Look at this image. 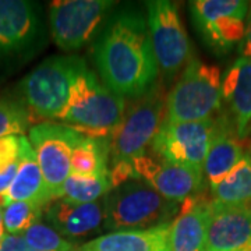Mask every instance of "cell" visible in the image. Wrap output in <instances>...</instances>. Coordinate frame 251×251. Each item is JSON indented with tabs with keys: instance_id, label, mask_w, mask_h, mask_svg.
I'll list each match as a JSON object with an SVG mask.
<instances>
[{
	"instance_id": "8fae6325",
	"label": "cell",
	"mask_w": 251,
	"mask_h": 251,
	"mask_svg": "<svg viewBox=\"0 0 251 251\" xmlns=\"http://www.w3.org/2000/svg\"><path fill=\"white\" fill-rule=\"evenodd\" d=\"M249 4L243 0H196L191 13L206 42L226 52L246 35Z\"/></svg>"
},
{
	"instance_id": "6da1fadb",
	"label": "cell",
	"mask_w": 251,
	"mask_h": 251,
	"mask_svg": "<svg viewBox=\"0 0 251 251\" xmlns=\"http://www.w3.org/2000/svg\"><path fill=\"white\" fill-rule=\"evenodd\" d=\"M97 64L105 85L122 98H141L152 90L159 67L147 20L135 13L117 16L100 36Z\"/></svg>"
},
{
	"instance_id": "5bb4252c",
	"label": "cell",
	"mask_w": 251,
	"mask_h": 251,
	"mask_svg": "<svg viewBox=\"0 0 251 251\" xmlns=\"http://www.w3.org/2000/svg\"><path fill=\"white\" fill-rule=\"evenodd\" d=\"M44 216L57 233L67 240H78L98 232L105 222L103 202L73 204L62 198L44 208Z\"/></svg>"
},
{
	"instance_id": "8992f818",
	"label": "cell",
	"mask_w": 251,
	"mask_h": 251,
	"mask_svg": "<svg viewBox=\"0 0 251 251\" xmlns=\"http://www.w3.org/2000/svg\"><path fill=\"white\" fill-rule=\"evenodd\" d=\"M165 102L162 91L153 87L126 109L122 123L110 137L112 165L133 163L145 155L165 120Z\"/></svg>"
},
{
	"instance_id": "d4e9b609",
	"label": "cell",
	"mask_w": 251,
	"mask_h": 251,
	"mask_svg": "<svg viewBox=\"0 0 251 251\" xmlns=\"http://www.w3.org/2000/svg\"><path fill=\"white\" fill-rule=\"evenodd\" d=\"M31 123V116L23 100L0 98V140L10 135H24Z\"/></svg>"
},
{
	"instance_id": "4dcf8cb0",
	"label": "cell",
	"mask_w": 251,
	"mask_h": 251,
	"mask_svg": "<svg viewBox=\"0 0 251 251\" xmlns=\"http://www.w3.org/2000/svg\"><path fill=\"white\" fill-rule=\"evenodd\" d=\"M249 155H250V158H251V145H250V152H249Z\"/></svg>"
},
{
	"instance_id": "d6986e66",
	"label": "cell",
	"mask_w": 251,
	"mask_h": 251,
	"mask_svg": "<svg viewBox=\"0 0 251 251\" xmlns=\"http://www.w3.org/2000/svg\"><path fill=\"white\" fill-rule=\"evenodd\" d=\"M222 97L232 109L234 131L244 138L251 123V60L237 59L222 78Z\"/></svg>"
},
{
	"instance_id": "7c38bea8",
	"label": "cell",
	"mask_w": 251,
	"mask_h": 251,
	"mask_svg": "<svg viewBox=\"0 0 251 251\" xmlns=\"http://www.w3.org/2000/svg\"><path fill=\"white\" fill-rule=\"evenodd\" d=\"M133 165L138 177L169 201L181 204L187 198L200 196L202 190L204 172L196 168L155 159L148 155L137 158Z\"/></svg>"
},
{
	"instance_id": "ffe728a7",
	"label": "cell",
	"mask_w": 251,
	"mask_h": 251,
	"mask_svg": "<svg viewBox=\"0 0 251 251\" xmlns=\"http://www.w3.org/2000/svg\"><path fill=\"white\" fill-rule=\"evenodd\" d=\"M244 155L240 138L234 137L232 128L221 119L215 120L214 134L202 169L211 190L227 176Z\"/></svg>"
},
{
	"instance_id": "277c9868",
	"label": "cell",
	"mask_w": 251,
	"mask_h": 251,
	"mask_svg": "<svg viewBox=\"0 0 251 251\" xmlns=\"http://www.w3.org/2000/svg\"><path fill=\"white\" fill-rule=\"evenodd\" d=\"M87 69L77 56H52L36 66L20 84L29 116L59 120L70 98L73 82Z\"/></svg>"
},
{
	"instance_id": "603a6c76",
	"label": "cell",
	"mask_w": 251,
	"mask_h": 251,
	"mask_svg": "<svg viewBox=\"0 0 251 251\" xmlns=\"http://www.w3.org/2000/svg\"><path fill=\"white\" fill-rule=\"evenodd\" d=\"M110 190L109 176L84 177L70 175L63 184L60 198L73 204H91L97 202Z\"/></svg>"
},
{
	"instance_id": "cb8c5ba5",
	"label": "cell",
	"mask_w": 251,
	"mask_h": 251,
	"mask_svg": "<svg viewBox=\"0 0 251 251\" xmlns=\"http://www.w3.org/2000/svg\"><path fill=\"white\" fill-rule=\"evenodd\" d=\"M44 215V206L27 202V201H17L3 206V224L4 232L13 236H23L29 227L41 222Z\"/></svg>"
},
{
	"instance_id": "f1b7e54d",
	"label": "cell",
	"mask_w": 251,
	"mask_h": 251,
	"mask_svg": "<svg viewBox=\"0 0 251 251\" xmlns=\"http://www.w3.org/2000/svg\"><path fill=\"white\" fill-rule=\"evenodd\" d=\"M242 54H243V57H247V59H250L251 60V6H250V9H249V16H247L246 35H244V38H243Z\"/></svg>"
},
{
	"instance_id": "484cf974",
	"label": "cell",
	"mask_w": 251,
	"mask_h": 251,
	"mask_svg": "<svg viewBox=\"0 0 251 251\" xmlns=\"http://www.w3.org/2000/svg\"><path fill=\"white\" fill-rule=\"evenodd\" d=\"M24 240L38 251H77L70 240L64 239L63 236L52 229L49 225L38 222L32 227H29L23 234Z\"/></svg>"
},
{
	"instance_id": "9c48e42d",
	"label": "cell",
	"mask_w": 251,
	"mask_h": 251,
	"mask_svg": "<svg viewBox=\"0 0 251 251\" xmlns=\"http://www.w3.org/2000/svg\"><path fill=\"white\" fill-rule=\"evenodd\" d=\"M214 128V119L200 122L163 120L151 150L158 159L202 171Z\"/></svg>"
},
{
	"instance_id": "44dd1931",
	"label": "cell",
	"mask_w": 251,
	"mask_h": 251,
	"mask_svg": "<svg viewBox=\"0 0 251 251\" xmlns=\"http://www.w3.org/2000/svg\"><path fill=\"white\" fill-rule=\"evenodd\" d=\"M110 137L84 135L72 155V175L84 177L109 176Z\"/></svg>"
},
{
	"instance_id": "ba28073f",
	"label": "cell",
	"mask_w": 251,
	"mask_h": 251,
	"mask_svg": "<svg viewBox=\"0 0 251 251\" xmlns=\"http://www.w3.org/2000/svg\"><path fill=\"white\" fill-rule=\"evenodd\" d=\"M147 10L158 67L168 77H173L187 66L190 56V42L177 6L169 0H152L147 3Z\"/></svg>"
},
{
	"instance_id": "5b68a950",
	"label": "cell",
	"mask_w": 251,
	"mask_h": 251,
	"mask_svg": "<svg viewBox=\"0 0 251 251\" xmlns=\"http://www.w3.org/2000/svg\"><path fill=\"white\" fill-rule=\"evenodd\" d=\"M222 73L214 64L191 60L165 102L166 122L208 120L221 108Z\"/></svg>"
},
{
	"instance_id": "4316f807",
	"label": "cell",
	"mask_w": 251,
	"mask_h": 251,
	"mask_svg": "<svg viewBox=\"0 0 251 251\" xmlns=\"http://www.w3.org/2000/svg\"><path fill=\"white\" fill-rule=\"evenodd\" d=\"M20 138L21 135H10L0 140V171L6 169L20 158Z\"/></svg>"
},
{
	"instance_id": "9a60e30c",
	"label": "cell",
	"mask_w": 251,
	"mask_h": 251,
	"mask_svg": "<svg viewBox=\"0 0 251 251\" xmlns=\"http://www.w3.org/2000/svg\"><path fill=\"white\" fill-rule=\"evenodd\" d=\"M39 17L34 3L27 0H0V53L24 50L35 41Z\"/></svg>"
},
{
	"instance_id": "3957f363",
	"label": "cell",
	"mask_w": 251,
	"mask_h": 251,
	"mask_svg": "<svg viewBox=\"0 0 251 251\" xmlns=\"http://www.w3.org/2000/svg\"><path fill=\"white\" fill-rule=\"evenodd\" d=\"M103 208V227L112 232H126L171 222L177 215L180 204L163 198L144 180H130L109 191Z\"/></svg>"
},
{
	"instance_id": "7a4b0ae2",
	"label": "cell",
	"mask_w": 251,
	"mask_h": 251,
	"mask_svg": "<svg viewBox=\"0 0 251 251\" xmlns=\"http://www.w3.org/2000/svg\"><path fill=\"white\" fill-rule=\"evenodd\" d=\"M125 113L126 99L100 84L87 67L73 82L67 106L59 120L84 135L112 137Z\"/></svg>"
},
{
	"instance_id": "30bf717a",
	"label": "cell",
	"mask_w": 251,
	"mask_h": 251,
	"mask_svg": "<svg viewBox=\"0 0 251 251\" xmlns=\"http://www.w3.org/2000/svg\"><path fill=\"white\" fill-rule=\"evenodd\" d=\"M109 0H54L49 6V21L56 45L77 50L91 41L108 10Z\"/></svg>"
},
{
	"instance_id": "4fadbf2b",
	"label": "cell",
	"mask_w": 251,
	"mask_h": 251,
	"mask_svg": "<svg viewBox=\"0 0 251 251\" xmlns=\"http://www.w3.org/2000/svg\"><path fill=\"white\" fill-rule=\"evenodd\" d=\"M204 251H251V205H230L212 200Z\"/></svg>"
},
{
	"instance_id": "52a82bcc",
	"label": "cell",
	"mask_w": 251,
	"mask_h": 251,
	"mask_svg": "<svg viewBox=\"0 0 251 251\" xmlns=\"http://www.w3.org/2000/svg\"><path fill=\"white\" fill-rule=\"evenodd\" d=\"M84 134L63 123L42 122L29 128V143L52 200H59L62 187L72 175V155Z\"/></svg>"
},
{
	"instance_id": "e0dca14e",
	"label": "cell",
	"mask_w": 251,
	"mask_h": 251,
	"mask_svg": "<svg viewBox=\"0 0 251 251\" xmlns=\"http://www.w3.org/2000/svg\"><path fill=\"white\" fill-rule=\"evenodd\" d=\"M209 202L200 194L180 204L171 222L172 251H204Z\"/></svg>"
},
{
	"instance_id": "83f0119b",
	"label": "cell",
	"mask_w": 251,
	"mask_h": 251,
	"mask_svg": "<svg viewBox=\"0 0 251 251\" xmlns=\"http://www.w3.org/2000/svg\"><path fill=\"white\" fill-rule=\"evenodd\" d=\"M0 251H38L28 244L23 236L4 234L3 242L0 244Z\"/></svg>"
},
{
	"instance_id": "2e32d148",
	"label": "cell",
	"mask_w": 251,
	"mask_h": 251,
	"mask_svg": "<svg viewBox=\"0 0 251 251\" xmlns=\"http://www.w3.org/2000/svg\"><path fill=\"white\" fill-rule=\"evenodd\" d=\"M17 201L34 202L44 208L53 201L36 161L35 151L25 135L20 138V162L16 177L1 198L0 206Z\"/></svg>"
},
{
	"instance_id": "7402d4cb",
	"label": "cell",
	"mask_w": 251,
	"mask_h": 251,
	"mask_svg": "<svg viewBox=\"0 0 251 251\" xmlns=\"http://www.w3.org/2000/svg\"><path fill=\"white\" fill-rule=\"evenodd\" d=\"M214 200L230 205H251V158L249 153L227 173L215 188Z\"/></svg>"
},
{
	"instance_id": "f546056e",
	"label": "cell",
	"mask_w": 251,
	"mask_h": 251,
	"mask_svg": "<svg viewBox=\"0 0 251 251\" xmlns=\"http://www.w3.org/2000/svg\"><path fill=\"white\" fill-rule=\"evenodd\" d=\"M4 224H3V208L0 206V244L3 242V237H4Z\"/></svg>"
},
{
	"instance_id": "ac0fdd59",
	"label": "cell",
	"mask_w": 251,
	"mask_h": 251,
	"mask_svg": "<svg viewBox=\"0 0 251 251\" xmlns=\"http://www.w3.org/2000/svg\"><path fill=\"white\" fill-rule=\"evenodd\" d=\"M77 251H172L171 222L143 230L110 232L84 243Z\"/></svg>"
}]
</instances>
